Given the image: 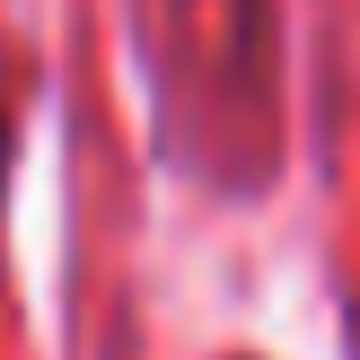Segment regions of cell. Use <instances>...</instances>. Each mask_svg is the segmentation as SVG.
<instances>
[{
  "label": "cell",
  "instance_id": "6da1fadb",
  "mask_svg": "<svg viewBox=\"0 0 360 360\" xmlns=\"http://www.w3.org/2000/svg\"><path fill=\"white\" fill-rule=\"evenodd\" d=\"M0 141H9V132H0Z\"/></svg>",
  "mask_w": 360,
  "mask_h": 360
}]
</instances>
